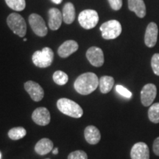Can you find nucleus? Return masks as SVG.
Segmentation results:
<instances>
[{"label": "nucleus", "instance_id": "nucleus-1", "mask_svg": "<svg viewBox=\"0 0 159 159\" xmlns=\"http://www.w3.org/2000/svg\"><path fill=\"white\" fill-rule=\"evenodd\" d=\"M98 77L93 72H86L77 77L74 87L76 91L82 95H89L97 89L99 85Z\"/></svg>", "mask_w": 159, "mask_h": 159}, {"label": "nucleus", "instance_id": "nucleus-2", "mask_svg": "<svg viewBox=\"0 0 159 159\" xmlns=\"http://www.w3.org/2000/svg\"><path fill=\"white\" fill-rule=\"evenodd\" d=\"M57 107L61 113L72 118H80L83 114L82 108L75 101L67 98L58 99L57 102Z\"/></svg>", "mask_w": 159, "mask_h": 159}, {"label": "nucleus", "instance_id": "nucleus-3", "mask_svg": "<svg viewBox=\"0 0 159 159\" xmlns=\"http://www.w3.org/2000/svg\"><path fill=\"white\" fill-rule=\"evenodd\" d=\"M54 52L49 47H44L41 51H36L33 53V62L39 68H47L52 63Z\"/></svg>", "mask_w": 159, "mask_h": 159}, {"label": "nucleus", "instance_id": "nucleus-4", "mask_svg": "<svg viewBox=\"0 0 159 159\" xmlns=\"http://www.w3.org/2000/svg\"><path fill=\"white\" fill-rule=\"evenodd\" d=\"M7 24L16 35L21 38L25 37L27 32V25L25 19L21 15L16 13L10 14L7 19Z\"/></svg>", "mask_w": 159, "mask_h": 159}, {"label": "nucleus", "instance_id": "nucleus-5", "mask_svg": "<svg viewBox=\"0 0 159 159\" xmlns=\"http://www.w3.org/2000/svg\"><path fill=\"white\" fill-rule=\"evenodd\" d=\"M100 31L104 39H115L122 33V25L116 20H110L100 26Z\"/></svg>", "mask_w": 159, "mask_h": 159}, {"label": "nucleus", "instance_id": "nucleus-6", "mask_svg": "<svg viewBox=\"0 0 159 159\" xmlns=\"http://www.w3.org/2000/svg\"><path fill=\"white\" fill-rule=\"evenodd\" d=\"M78 21L83 28L90 30L96 27L99 21V16L94 10H85L79 14Z\"/></svg>", "mask_w": 159, "mask_h": 159}, {"label": "nucleus", "instance_id": "nucleus-7", "mask_svg": "<svg viewBox=\"0 0 159 159\" xmlns=\"http://www.w3.org/2000/svg\"><path fill=\"white\" fill-rule=\"evenodd\" d=\"M29 23L31 29L38 36H46L48 33L47 27L46 26L44 20L43 18L36 13H33L29 16Z\"/></svg>", "mask_w": 159, "mask_h": 159}, {"label": "nucleus", "instance_id": "nucleus-8", "mask_svg": "<svg viewBox=\"0 0 159 159\" xmlns=\"http://www.w3.org/2000/svg\"><path fill=\"white\" fill-rule=\"evenodd\" d=\"M157 88L152 83H148L143 87L141 91V101L145 107L150 106L156 99Z\"/></svg>", "mask_w": 159, "mask_h": 159}, {"label": "nucleus", "instance_id": "nucleus-9", "mask_svg": "<svg viewBox=\"0 0 159 159\" xmlns=\"http://www.w3.org/2000/svg\"><path fill=\"white\" fill-rule=\"evenodd\" d=\"M86 57L89 63L95 67H100L104 64V54L99 47H90L86 52Z\"/></svg>", "mask_w": 159, "mask_h": 159}, {"label": "nucleus", "instance_id": "nucleus-10", "mask_svg": "<svg viewBox=\"0 0 159 159\" xmlns=\"http://www.w3.org/2000/svg\"><path fill=\"white\" fill-rule=\"evenodd\" d=\"M25 89L30 94L31 99L35 102H39L43 98L44 91L39 83L34 81H27L25 83Z\"/></svg>", "mask_w": 159, "mask_h": 159}, {"label": "nucleus", "instance_id": "nucleus-11", "mask_svg": "<svg viewBox=\"0 0 159 159\" xmlns=\"http://www.w3.org/2000/svg\"><path fill=\"white\" fill-rule=\"evenodd\" d=\"M32 119L35 124L41 126H45L50 122L51 116L48 109L44 107H40L33 111Z\"/></svg>", "mask_w": 159, "mask_h": 159}, {"label": "nucleus", "instance_id": "nucleus-12", "mask_svg": "<svg viewBox=\"0 0 159 159\" xmlns=\"http://www.w3.org/2000/svg\"><path fill=\"white\" fill-rule=\"evenodd\" d=\"M131 159H150V150L146 143H136L130 150Z\"/></svg>", "mask_w": 159, "mask_h": 159}, {"label": "nucleus", "instance_id": "nucleus-13", "mask_svg": "<svg viewBox=\"0 0 159 159\" xmlns=\"http://www.w3.org/2000/svg\"><path fill=\"white\" fill-rule=\"evenodd\" d=\"M158 29L156 23L150 22L147 27L144 35V43L148 47H153L156 44Z\"/></svg>", "mask_w": 159, "mask_h": 159}, {"label": "nucleus", "instance_id": "nucleus-14", "mask_svg": "<svg viewBox=\"0 0 159 159\" xmlns=\"http://www.w3.org/2000/svg\"><path fill=\"white\" fill-rule=\"evenodd\" d=\"M79 48L78 43L73 40H68L63 42L57 49V54L61 57L66 58L75 52Z\"/></svg>", "mask_w": 159, "mask_h": 159}, {"label": "nucleus", "instance_id": "nucleus-15", "mask_svg": "<svg viewBox=\"0 0 159 159\" xmlns=\"http://www.w3.org/2000/svg\"><path fill=\"white\" fill-rule=\"evenodd\" d=\"M49 14V27L52 30H57L61 26L63 21V15L57 8L53 7L48 12Z\"/></svg>", "mask_w": 159, "mask_h": 159}, {"label": "nucleus", "instance_id": "nucleus-16", "mask_svg": "<svg viewBox=\"0 0 159 159\" xmlns=\"http://www.w3.org/2000/svg\"><path fill=\"white\" fill-rule=\"evenodd\" d=\"M84 136L86 142L90 144H97L101 139L100 132L98 128L93 125H89L85 128Z\"/></svg>", "mask_w": 159, "mask_h": 159}, {"label": "nucleus", "instance_id": "nucleus-17", "mask_svg": "<svg viewBox=\"0 0 159 159\" xmlns=\"http://www.w3.org/2000/svg\"><path fill=\"white\" fill-rule=\"evenodd\" d=\"M53 150V143L50 139L44 138L39 140L35 146V151L40 156L48 154Z\"/></svg>", "mask_w": 159, "mask_h": 159}, {"label": "nucleus", "instance_id": "nucleus-18", "mask_svg": "<svg viewBox=\"0 0 159 159\" xmlns=\"http://www.w3.org/2000/svg\"><path fill=\"white\" fill-rule=\"evenodd\" d=\"M128 7L139 18H144L146 15V7L143 0H128Z\"/></svg>", "mask_w": 159, "mask_h": 159}, {"label": "nucleus", "instance_id": "nucleus-19", "mask_svg": "<svg viewBox=\"0 0 159 159\" xmlns=\"http://www.w3.org/2000/svg\"><path fill=\"white\" fill-rule=\"evenodd\" d=\"M63 20L67 25H71L75 19V8L72 3L65 4L63 8Z\"/></svg>", "mask_w": 159, "mask_h": 159}, {"label": "nucleus", "instance_id": "nucleus-20", "mask_svg": "<svg viewBox=\"0 0 159 159\" xmlns=\"http://www.w3.org/2000/svg\"><path fill=\"white\" fill-rule=\"evenodd\" d=\"M114 85V77L111 76H102L99 80V85L100 91L102 94L110 92Z\"/></svg>", "mask_w": 159, "mask_h": 159}, {"label": "nucleus", "instance_id": "nucleus-21", "mask_svg": "<svg viewBox=\"0 0 159 159\" xmlns=\"http://www.w3.org/2000/svg\"><path fill=\"white\" fill-rule=\"evenodd\" d=\"M27 134V131L22 127L11 128L8 131V136L12 140H19L24 138Z\"/></svg>", "mask_w": 159, "mask_h": 159}, {"label": "nucleus", "instance_id": "nucleus-22", "mask_svg": "<svg viewBox=\"0 0 159 159\" xmlns=\"http://www.w3.org/2000/svg\"><path fill=\"white\" fill-rule=\"evenodd\" d=\"M148 118L152 123H159V102L154 103L150 107L148 110Z\"/></svg>", "mask_w": 159, "mask_h": 159}, {"label": "nucleus", "instance_id": "nucleus-23", "mask_svg": "<svg viewBox=\"0 0 159 159\" xmlns=\"http://www.w3.org/2000/svg\"><path fill=\"white\" fill-rule=\"evenodd\" d=\"M5 2L10 8L16 11H21L25 8V0H5Z\"/></svg>", "mask_w": 159, "mask_h": 159}, {"label": "nucleus", "instance_id": "nucleus-24", "mask_svg": "<svg viewBox=\"0 0 159 159\" xmlns=\"http://www.w3.org/2000/svg\"><path fill=\"white\" fill-rule=\"evenodd\" d=\"M53 80L56 84L59 85H63L66 84L69 80L68 75L63 72V71H56L53 74Z\"/></svg>", "mask_w": 159, "mask_h": 159}, {"label": "nucleus", "instance_id": "nucleus-25", "mask_svg": "<svg viewBox=\"0 0 159 159\" xmlns=\"http://www.w3.org/2000/svg\"><path fill=\"white\" fill-rule=\"evenodd\" d=\"M151 66L152 71L156 75L159 76V54L156 53L152 57L151 60Z\"/></svg>", "mask_w": 159, "mask_h": 159}, {"label": "nucleus", "instance_id": "nucleus-26", "mask_svg": "<svg viewBox=\"0 0 159 159\" xmlns=\"http://www.w3.org/2000/svg\"><path fill=\"white\" fill-rule=\"evenodd\" d=\"M68 159H88V156L84 151L76 150L69 155Z\"/></svg>", "mask_w": 159, "mask_h": 159}, {"label": "nucleus", "instance_id": "nucleus-27", "mask_svg": "<svg viewBox=\"0 0 159 159\" xmlns=\"http://www.w3.org/2000/svg\"><path fill=\"white\" fill-rule=\"evenodd\" d=\"M116 92H118L119 94L122 95V96L126 97V98L130 99L132 97V93L130 91L128 90L126 88H125L124 86L121 85H116Z\"/></svg>", "mask_w": 159, "mask_h": 159}, {"label": "nucleus", "instance_id": "nucleus-28", "mask_svg": "<svg viewBox=\"0 0 159 159\" xmlns=\"http://www.w3.org/2000/svg\"><path fill=\"white\" fill-rule=\"evenodd\" d=\"M111 7L114 11H119L122 6V0H108Z\"/></svg>", "mask_w": 159, "mask_h": 159}, {"label": "nucleus", "instance_id": "nucleus-29", "mask_svg": "<svg viewBox=\"0 0 159 159\" xmlns=\"http://www.w3.org/2000/svg\"><path fill=\"white\" fill-rule=\"evenodd\" d=\"M152 150H153L154 153L159 156V137L155 139L153 144H152Z\"/></svg>", "mask_w": 159, "mask_h": 159}, {"label": "nucleus", "instance_id": "nucleus-30", "mask_svg": "<svg viewBox=\"0 0 159 159\" xmlns=\"http://www.w3.org/2000/svg\"><path fill=\"white\" fill-rule=\"evenodd\" d=\"M51 1L53 3L57 4V5H58V4H61V2H62L63 0H51Z\"/></svg>", "mask_w": 159, "mask_h": 159}, {"label": "nucleus", "instance_id": "nucleus-31", "mask_svg": "<svg viewBox=\"0 0 159 159\" xmlns=\"http://www.w3.org/2000/svg\"><path fill=\"white\" fill-rule=\"evenodd\" d=\"M52 153L54 154V155H56V154L58 153V150H57V148L53 149V150H52Z\"/></svg>", "mask_w": 159, "mask_h": 159}, {"label": "nucleus", "instance_id": "nucleus-32", "mask_svg": "<svg viewBox=\"0 0 159 159\" xmlns=\"http://www.w3.org/2000/svg\"><path fill=\"white\" fill-rule=\"evenodd\" d=\"M1 158H2V154H1V152H0V159H1Z\"/></svg>", "mask_w": 159, "mask_h": 159}, {"label": "nucleus", "instance_id": "nucleus-33", "mask_svg": "<svg viewBox=\"0 0 159 159\" xmlns=\"http://www.w3.org/2000/svg\"><path fill=\"white\" fill-rule=\"evenodd\" d=\"M27 41V39H24V41Z\"/></svg>", "mask_w": 159, "mask_h": 159}, {"label": "nucleus", "instance_id": "nucleus-34", "mask_svg": "<svg viewBox=\"0 0 159 159\" xmlns=\"http://www.w3.org/2000/svg\"><path fill=\"white\" fill-rule=\"evenodd\" d=\"M46 159H49V158H46Z\"/></svg>", "mask_w": 159, "mask_h": 159}]
</instances>
